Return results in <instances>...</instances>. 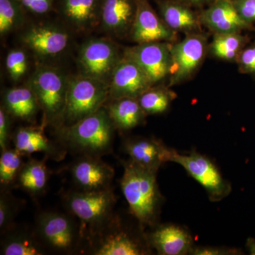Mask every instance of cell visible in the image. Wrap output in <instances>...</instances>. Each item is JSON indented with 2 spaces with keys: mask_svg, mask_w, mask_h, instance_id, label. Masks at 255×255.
<instances>
[{
  "mask_svg": "<svg viewBox=\"0 0 255 255\" xmlns=\"http://www.w3.org/2000/svg\"><path fill=\"white\" fill-rule=\"evenodd\" d=\"M6 66L11 78L18 80L27 70V57L23 50H12L6 57Z\"/></svg>",
  "mask_w": 255,
  "mask_h": 255,
  "instance_id": "cell-32",
  "label": "cell"
},
{
  "mask_svg": "<svg viewBox=\"0 0 255 255\" xmlns=\"http://www.w3.org/2000/svg\"><path fill=\"white\" fill-rule=\"evenodd\" d=\"M94 255H145L152 254L143 228L133 231L114 212L110 219L84 239Z\"/></svg>",
  "mask_w": 255,
  "mask_h": 255,
  "instance_id": "cell-3",
  "label": "cell"
},
{
  "mask_svg": "<svg viewBox=\"0 0 255 255\" xmlns=\"http://www.w3.org/2000/svg\"><path fill=\"white\" fill-rule=\"evenodd\" d=\"M161 18L171 29L174 31L196 33L200 29L199 15H196L188 5L168 0L159 4Z\"/></svg>",
  "mask_w": 255,
  "mask_h": 255,
  "instance_id": "cell-22",
  "label": "cell"
},
{
  "mask_svg": "<svg viewBox=\"0 0 255 255\" xmlns=\"http://www.w3.org/2000/svg\"><path fill=\"white\" fill-rule=\"evenodd\" d=\"M49 178L50 172L45 161L30 158L21 167L16 187L37 197L46 191Z\"/></svg>",
  "mask_w": 255,
  "mask_h": 255,
  "instance_id": "cell-24",
  "label": "cell"
},
{
  "mask_svg": "<svg viewBox=\"0 0 255 255\" xmlns=\"http://www.w3.org/2000/svg\"><path fill=\"white\" fill-rule=\"evenodd\" d=\"M28 87L43 110L45 122L61 128L68 88L63 75L54 68L41 67L33 73Z\"/></svg>",
  "mask_w": 255,
  "mask_h": 255,
  "instance_id": "cell-7",
  "label": "cell"
},
{
  "mask_svg": "<svg viewBox=\"0 0 255 255\" xmlns=\"http://www.w3.org/2000/svg\"><path fill=\"white\" fill-rule=\"evenodd\" d=\"M73 214L43 211L37 215L34 229L47 251L59 254H73L84 242L81 226Z\"/></svg>",
  "mask_w": 255,
  "mask_h": 255,
  "instance_id": "cell-5",
  "label": "cell"
},
{
  "mask_svg": "<svg viewBox=\"0 0 255 255\" xmlns=\"http://www.w3.org/2000/svg\"><path fill=\"white\" fill-rule=\"evenodd\" d=\"M250 40L249 37L241 34V32L214 33L208 51L218 59L236 62L238 55L248 46Z\"/></svg>",
  "mask_w": 255,
  "mask_h": 255,
  "instance_id": "cell-26",
  "label": "cell"
},
{
  "mask_svg": "<svg viewBox=\"0 0 255 255\" xmlns=\"http://www.w3.org/2000/svg\"><path fill=\"white\" fill-rule=\"evenodd\" d=\"M153 85L140 65L124 55L119 60L111 78L110 97L112 100L124 97L138 98Z\"/></svg>",
  "mask_w": 255,
  "mask_h": 255,
  "instance_id": "cell-12",
  "label": "cell"
},
{
  "mask_svg": "<svg viewBox=\"0 0 255 255\" xmlns=\"http://www.w3.org/2000/svg\"><path fill=\"white\" fill-rule=\"evenodd\" d=\"M98 0H64L65 16L78 28L91 26L97 18Z\"/></svg>",
  "mask_w": 255,
  "mask_h": 255,
  "instance_id": "cell-27",
  "label": "cell"
},
{
  "mask_svg": "<svg viewBox=\"0 0 255 255\" xmlns=\"http://www.w3.org/2000/svg\"><path fill=\"white\" fill-rule=\"evenodd\" d=\"M177 95L167 87H151L137 98L147 115L164 113L175 100Z\"/></svg>",
  "mask_w": 255,
  "mask_h": 255,
  "instance_id": "cell-29",
  "label": "cell"
},
{
  "mask_svg": "<svg viewBox=\"0 0 255 255\" xmlns=\"http://www.w3.org/2000/svg\"><path fill=\"white\" fill-rule=\"evenodd\" d=\"M171 45L166 42L138 43L128 48L125 55L135 60L155 85L170 73Z\"/></svg>",
  "mask_w": 255,
  "mask_h": 255,
  "instance_id": "cell-13",
  "label": "cell"
},
{
  "mask_svg": "<svg viewBox=\"0 0 255 255\" xmlns=\"http://www.w3.org/2000/svg\"><path fill=\"white\" fill-rule=\"evenodd\" d=\"M169 162L182 166L191 177L204 188L210 200L213 202L223 200L232 191L231 184L223 178L216 164L209 157L196 151L182 154L173 149Z\"/></svg>",
  "mask_w": 255,
  "mask_h": 255,
  "instance_id": "cell-8",
  "label": "cell"
},
{
  "mask_svg": "<svg viewBox=\"0 0 255 255\" xmlns=\"http://www.w3.org/2000/svg\"><path fill=\"white\" fill-rule=\"evenodd\" d=\"M1 255H43L48 251L33 229L14 223L1 233Z\"/></svg>",
  "mask_w": 255,
  "mask_h": 255,
  "instance_id": "cell-20",
  "label": "cell"
},
{
  "mask_svg": "<svg viewBox=\"0 0 255 255\" xmlns=\"http://www.w3.org/2000/svg\"><path fill=\"white\" fill-rule=\"evenodd\" d=\"M21 18L16 0H0V33L4 34L17 25Z\"/></svg>",
  "mask_w": 255,
  "mask_h": 255,
  "instance_id": "cell-31",
  "label": "cell"
},
{
  "mask_svg": "<svg viewBox=\"0 0 255 255\" xmlns=\"http://www.w3.org/2000/svg\"><path fill=\"white\" fill-rule=\"evenodd\" d=\"M176 1H180L187 5H192V6H199L201 5L206 4H211L215 0H176Z\"/></svg>",
  "mask_w": 255,
  "mask_h": 255,
  "instance_id": "cell-38",
  "label": "cell"
},
{
  "mask_svg": "<svg viewBox=\"0 0 255 255\" xmlns=\"http://www.w3.org/2000/svg\"><path fill=\"white\" fill-rule=\"evenodd\" d=\"M4 104L10 115L26 121L31 120L40 108L36 95L29 87L10 89L5 93Z\"/></svg>",
  "mask_w": 255,
  "mask_h": 255,
  "instance_id": "cell-25",
  "label": "cell"
},
{
  "mask_svg": "<svg viewBox=\"0 0 255 255\" xmlns=\"http://www.w3.org/2000/svg\"><path fill=\"white\" fill-rule=\"evenodd\" d=\"M136 9V0H103L101 18L104 27L120 38L130 35Z\"/></svg>",
  "mask_w": 255,
  "mask_h": 255,
  "instance_id": "cell-18",
  "label": "cell"
},
{
  "mask_svg": "<svg viewBox=\"0 0 255 255\" xmlns=\"http://www.w3.org/2000/svg\"><path fill=\"white\" fill-rule=\"evenodd\" d=\"M14 148L22 156L43 152L50 158L59 161L65 157L66 150L60 143L50 141L42 128L22 127L11 137Z\"/></svg>",
  "mask_w": 255,
  "mask_h": 255,
  "instance_id": "cell-19",
  "label": "cell"
},
{
  "mask_svg": "<svg viewBox=\"0 0 255 255\" xmlns=\"http://www.w3.org/2000/svg\"><path fill=\"white\" fill-rule=\"evenodd\" d=\"M236 63L241 73L255 75V43L242 50Z\"/></svg>",
  "mask_w": 255,
  "mask_h": 255,
  "instance_id": "cell-33",
  "label": "cell"
},
{
  "mask_svg": "<svg viewBox=\"0 0 255 255\" xmlns=\"http://www.w3.org/2000/svg\"><path fill=\"white\" fill-rule=\"evenodd\" d=\"M114 127L105 107L76 123L60 129V145L79 155L96 157L113 150Z\"/></svg>",
  "mask_w": 255,
  "mask_h": 255,
  "instance_id": "cell-2",
  "label": "cell"
},
{
  "mask_svg": "<svg viewBox=\"0 0 255 255\" xmlns=\"http://www.w3.org/2000/svg\"><path fill=\"white\" fill-rule=\"evenodd\" d=\"M23 156L15 148L1 150L0 185L1 190H11L16 187L18 174L23 163Z\"/></svg>",
  "mask_w": 255,
  "mask_h": 255,
  "instance_id": "cell-28",
  "label": "cell"
},
{
  "mask_svg": "<svg viewBox=\"0 0 255 255\" xmlns=\"http://www.w3.org/2000/svg\"><path fill=\"white\" fill-rule=\"evenodd\" d=\"M124 174L121 188L129 206L130 214L144 230L158 224L162 196L157 182V173L134 163L122 160Z\"/></svg>",
  "mask_w": 255,
  "mask_h": 255,
  "instance_id": "cell-1",
  "label": "cell"
},
{
  "mask_svg": "<svg viewBox=\"0 0 255 255\" xmlns=\"http://www.w3.org/2000/svg\"><path fill=\"white\" fill-rule=\"evenodd\" d=\"M146 233L147 242L160 255H190L194 240L185 228L172 223L157 224Z\"/></svg>",
  "mask_w": 255,
  "mask_h": 255,
  "instance_id": "cell-16",
  "label": "cell"
},
{
  "mask_svg": "<svg viewBox=\"0 0 255 255\" xmlns=\"http://www.w3.org/2000/svg\"><path fill=\"white\" fill-rule=\"evenodd\" d=\"M201 24L214 33L255 31L254 25L246 22L238 14L233 0H215L199 15Z\"/></svg>",
  "mask_w": 255,
  "mask_h": 255,
  "instance_id": "cell-17",
  "label": "cell"
},
{
  "mask_svg": "<svg viewBox=\"0 0 255 255\" xmlns=\"http://www.w3.org/2000/svg\"><path fill=\"white\" fill-rule=\"evenodd\" d=\"M246 247L250 255H255V239L254 238H248L246 243Z\"/></svg>",
  "mask_w": 255,
  "mask_h": 255,
  "instance_id": "cell-39",
  "label": "cell"
},
{
  "mask_svg": "<svg viewBox=\"0 0 255 255\" xmlns=\"http://www.w3.org/2000/svg\"><path fill=\"white\" fill-rule=\"evenodd\" d=\"M122 147L134 163L156 172H158L161 166L169 162L173 150L164 145L162 140L146 137L126 139Z\"/></svg>",
  "mask_w": 255,
  "mask_h": 255,
  "instance_id": "cell-15",
  "label": "cell"
},
{
  "mask_svg": "<svg viewBox=\"0 0 255 255\" xmlns=\"http://www.w3.org/2000/svg\"><path fill=\"white\" fill-rule=\"evenodd\" d=\"M63 201L68 213L80 221L84 239L110 219L117 204L112 188L100 191H67L63 194Z\"/></svg>",
  "mask_w": 255,
  "mask_h": 255,
  "instance_id": "cell-4",
  "label": "cell"
},
{
  "mask_svg": "<svg viewBox=\"0 0 255 255\" xmlns=\"http://www.w3.org/2000/svg\"><path fill=\"white\" fill-rule=\"evenodd\" d=\"M207 39L201 33H188L179 43L171 45L169 86L189 80L201 66L208 52Z\"/></svg>",
  "mask_w": 255,
  "mask_h": 255,
  "instance_id": "cell-9",
  "label": "cell"
},
{
  "mask_svg": "<svg viewBox=\"0 0 255 255\" xmlns=\"http://www.w3.org/2000/svg\"><path fill=\"white\" fill-rule=\"evenodd\" d=\"M9 113L4 107L0 108V148L1 150L9 147L10 123Z\"/></svg>",
  "mask_w": 255,
  "mask_h": 255,
  "instance_id": "cell-35",
  "label": "cell"
},
{
  "mask_svg": "<svg viewBox=\"0 0 255 255\" xmlns=\"http://www.w3.org/2000/svg\"><path fill=\"white\" fill-rule=\"evenodd\" d=\"M241 252L235 248L226 247L199 246L194 247L190 255H234L241 254Z\"/></svg>",
  "mask_w": 255,
  "mask_h": 255,
  "instance_id": "cell-36",
  "label": "cell"
},
{
  "mask_svg": "<svg viewBox=\"0 0 255 255\" xmlns=\"http://www.w3.org/2000/svg\"><path fill=\"white\" fill-rule=\"evenodd\" d=\"M136 14L130 35L132 41L137 43L176 41L177 32L157 16L147 0H136Z\"/></svg>",
  "mask_w": 255,
  "mask_h": 255,
  "instance_id": "cell-14",
  "label": "cell"
},
{
  "mask_svg": "<svg viewBox=\"0 0 255 255\" xmlns=\"http://www.w3.org/2000/svg\"><path fill=\"white\" fill-rule=\"evenodd\" d=\"M114 127L120 130H128L140 125L147 115L137 98L124 97L113 100L107 108Z\"/></svg>",
  "mask_w": 255,
  "mask_h": 255,
  "instance_id": "cell-23",
  "label": "cell"
},
{
  "mask_svg": "<svg viewBox=\"0 0 255 255\" xmlns=\"http://www.w3.org/2000/svg\"><path fill=\"white\" fill-rule=\"evenodd\" d=\"M23 6L36 14H45L51 7L52 0H19Z\"/></svg>",
  "mask_w": 255,
  "mask_h": 255,
  "instance_id": "cell-37",
  "label": "cell"
},
{
  "mask_svg": "<svg viewBox=\"0 0 255 255\" xmlns=\"http://www.w3.org/2000/svg\"><path fill=\"white\" fill-rule=\"evenodd\" d=\"M110 97V85L105 82L85 75L69 80L62 128L95 113Z\"/></svg>",
  "mask_w": 255,
  "mask_h": 255,
  "instance_id": "cell-6",
  "label": "cell"
},
{
  "mask_svg": "<svg viewBox=\"0 0 255 255\" xmlns=\"http://www.w3.org/2000/svg\"><path fill=\"white\" fill-rule=\"evenodd\" d=\"M238 14L246 22L255 23V0H233Z\"/></svg>",
  "mask_w": 255,
  "mask_h": 255,
  "instance_id": "cell-34",
  "label": "cell"
},
{
  "mask_svg": "<svg viewBox=\"0 0 255 255\" xmlns=\"http://www.w3.org/2000/svg\"><path fill=\"white\" fill-rule=\"evenodd\" d=\"M119 58L117 47L105 39L91 40L84 45L79 61L85 76L110 85L112 74Z\"/></svg>",
  "mask_w": 255,
  "mask_h": 255,
  "instance_id": "cell-10",
  "label": "cell"
},
{
  "mask_svg": "<svg viewBox=\"0 0 255 255\" xmlns=\"http://www.w3.org/2000/svg\"><path fill=\"white\" fill-rule=\"evenodd\" d=\"M70 173L78 190L100 191L112 188L115 172L100 157L79 155L70 165Z\"/></svg>",
  "mask_w": 255,
  "mask_h": 255,
  "instance_id": "cell-11",
  "label": "cell"
},
{
  "mask_svg": "<svg viewBox=\"0 0 255 255\" xmlns=\"http://www.w3.org/2000/svg\"><path fill=\"white\" fill-rule=\"evenodd\" d=\"M69 37L66 32L50 26H36L28 29L23 41L31 49L43 56L58 55L66 48Z\"/></svg>",
  "mask_w": 255,
  "mask_h": 255,
  "instance_id": "cell-21",
  "label": "cell"
},
{
  "mask_svg": "<svg viewBox=\"0 0 255 255\" xmlns=\"http://www.w3.org/2000/svg\"><path fill=\"white\" fill-rule=\"evenodd\" d=\"M20 199L12 195L10 190H1L0 194V231L1 233L14 223L21 205Z\"/></svg>",
  "mask_w": 255,
  "mask_h": 255,
  "instance_id": "cell-30",
  "label": "cell"
}]
</instances>
